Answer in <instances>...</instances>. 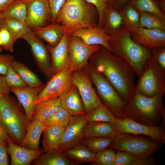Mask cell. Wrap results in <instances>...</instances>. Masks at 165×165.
<instances>
[{"instance_id":"2e32d148","label":"cell","mask_w":165,"mask_h":165,"mask_svg":"<svg viewBox=\"0 0 165 165\" xmlns=\"http://www.w3.org/2000/svg\"><path fill=\"white\" fill-rule=\"evenodd\" d=\"M130 33L134 42L148 50L165 47V30L139 27Z\"/></svg>"},{"instance_id":"44dd1931","label":"cell","mask_w":165,"mask_h":165,"mask_svg":"<svg viewBox=\"0 0 165 165\" xmlns=\"http://www.w3.org/2000/svg\"><path fill=\"white\" fill-rule=\"evenodd\" d=\"M45 84L38 86L24 88L10 87V91L17 97L20 103L24 108L26 116L31 122L33 119L35 107L34 102L38 94L42 90Z\"/></svg>"},{"instance_id":"d4e9b609","label":"cell","mask_w":165,"mask_h":165,"mask_svg":"<svg viewBox=\"0 0 165 165\" xmlns=\"http://www.w3.org/2000/svg\"><path fill=\"white\" fill-rule=\"evenodd\" d=\"M61 108L59 97L41 101L35 106L33 119L43 122Z\"/></svg>"},{"instance_id":"7c38bea8","label":"cell","mask_w":165,"mask_h":165,"mask_svg":"<svg viewBox=\"0 0 165 165\" xmlns=\"http://www.w3.org/2000/svg\"><path fill=\"white\" fill-rule=\"evenodd\" d=\"M116 119V126L119 133L143 135L162 144L165 143V130L163 126L145 125L136 122L127 117L123 119Z\"/></svg>"},{"instance_id":"f1b7e54d","label":"cell","mask_w":165,"mask_h":165,"mask_svg":"<svg viewBox=\"0 0 165 165\" xmlns=\"http://www.w3.org/2000/svg\"><path fill=\"white\" fill-rule=\"evenodd\" d=\"M123 26L122 16L119 11L107 7L105 13L103 29L111 36Z\"/></svg>"},{"instance_id":"5bb4252c","label":"cell","mask_w":165,"mask_h":165,"mask_svg":"<svg viewBox=\"0 0 165 165\" xmlns=\"http://www.w3.org/2000/svg\"><path fill=\"white\" fill-rule=\"evenodd\" d=\"M73 72L70 70L64 71L53 75L38 94L34 105L42 101L59 97L73 83Z\"/></svg>"},{"instance_id":"e0dca14e","label":"cell","mask_w":165,"mask_h":165,"mask_svg":"<svg viewBox=\"0 0 165 165\" xmlns=\"http://www.w3.org/2000/svg\"><path fill=\"white\" fill-rule=\"evenodd\" d=\"M68 35L65 32L61 41L54 47L47 46L51 55L53 75L70 70L71 61L67 49Z\"/></svg>"},{"instance_id":"7dc6e473","label":"cell","mask_w":165,"mask_h":165,"mask_svg":"<svg viewBox=\"0 0 165 165\" xmlns=\"http://www.w3.org/2000/svg\"><path fill=\"white\" fill-rule=\"evenodd\" d=\"M7 145V141L0 142V165H8L9 164Z\"/></svg>"},{"instance_id":"83f0119b","label":"cell","mask_w":165,"mask_h":165,"mask_svg":"<svg viewBox=\"0 0 165 165\" xmlns=\"http://www.w3.org/2000/svg\"><path fill=\"white\" fill-rule=\"evenodd\" d=\"M65 128L59 126L46 125L43 132L42 144L46 152L51 149L57 148Z\"/></svg>"},{"instance_id":"7bdbcfd3","label":"cell","mask_w":165,"mask_h":165,"mask_svg":"<svg viewBox=\"0 0 165 165\" xmlns=\"http://www.w3.org/2000/svg\"><path fill=\"white\" fill-rule=\"evenodd\" d=\"M0 38L2 49L13 52L14 42L9 32L4 28L0 29Z\"/></svg>"},{"instance_id":"681fc988","label":"cell","mask_w":165,"mask_h":165,"mask_svg":"<svg viewBox=\"0 0 165 165\" xmlns=\"http://www.w3.org/2000/svg\"><path fill=\"white\" fill-rule=\"evenodd\" d=\"M130 0H108V7L119 10L127 4Z\"/></svg>"},{"instance_id":"4fadbf2b","label":"cell","mask_w":165,"mask_h":165,"mask_svg":"<svg viewBox=\"0 0 165 165\" xmlns=\"http://www.w3.org/2000/svg\"><path fill=\"white\" fill-rule=\"evenodd\" d=\"M27 6L26 24L32 31L52 23L47 0H23Z\"/></svg>"},{"instance_id":"5b68a950","label":"cell","mask_w":165,"mask_h":165,"mask_svg":"<svg viewBox=\"0 0 165 165\" xmlns=\"http://www.w3.org/2000/svg\"><path fill=\"white\" fill-rule=\"evenodd\" d=\"M20 104L9 94L0 96V125L6 135L18 146L23 140L30 122Z\"/></svg>"},{"instance_id":"f5cc1de1","label":"cell","mask_w":165,"mask_h":165,"mask_svg":"<svg viewBox=\"0 0 165 165\" xmlns=\"http://www.w3.org/2000/svg\"><path fill=\"white\" fill-rule=\"evenodd\" d=\"M9 139H10L6 135L0 125V142L7 141Z\"/></svg>"},{"instance_id":"6da1fadb","label":"cell","mask_w":165,"mask_h":165,"mask_svg":"<svg viewBox=\"0 0 165 165\" xmlns=\"http://www.w3.org/2000/svg\"><path fill=\"white\" fill-rule=\"evenodd\" d=\"M88 61L103 75L127 103L135 91L133 69L103 46L94 53Z\"/></svg>"},{"instance_id":"7402d4cb","label":"cell","mask_w":165,"mask_h":165,"mask_svg":"<svg viewBox=\"0 0 165 165\" xmlns=\"http://www.w3.org/2000/svg\"><path fill=\"white\" fill-rule=\"evenodd\" d=\"M119 134L115 125L101 121L87 122L83 130V139L105 137L115 138Z\"/></svg>"},{"instance_id":"4316f807","label":"cell","mask_w":165,"mask_h":165,"mask_svg":"<svg viewBox=\"0 0 165 165\" xmlns=\"http://www.w3.org/2000/svg\"><path fill=\"white\" fill-rule=\"evenodd\" d=\"M63 153L77 164L89 162L93 165L94 162L95 153L91 152L82 142L64 151Z\"/></svg>"},{"instance_id":"f907efd6","label":"cell","mask_w":165,"mask_h":165,"mask_svg":"<svg viewBox=\"0 0 165 165\" xmlns=\"http://www.w3.org/2000/svg\"><path fill=\"white\" fill-rule=\"evenodd\" d=\"M10 88L7 85L4 75L0 74V95L9 94Z\"/></svg>"},{"instance_id":"bcb514c9","label":"cell","mask_w":165,"mask_h":165,"mask_svg":"<svg viewBox=\"0 0 165 165\" xmlns=\"http://www.w3.org/2000/svg\"><path fill=\"white\" fill-rule=\"evenodd\" d=\"M14 60L13 56L11 55L0 53V74L6 75Z\"/></svg>"},{"instance_id":"836d02e7","label":"cell","mask_w":165,"mask_h":165,"mask_svg":"<svg viewBox=\"0 0 165 165\" xmlns=\"http://www.w3.org/2000/svg\"><path fill=\"white\" fill-rule=\"evenodd\" d=\"M127 3L132 5L138 11L152 14L165 21V12L154 0H130Z\"/></svg>"},{"instance_id":"11a10c76","label":"cell","mask_w":165,"mask_h":165,"mask_svg":"<svg viewBox=\"0 0 165 165\" xmlns=\"http://www.w3.org/2000/svg\"><path fill=\"white\" fill-rule=\"evenodd\" d=\"M2 50L3 49L2 46V42L0 38V53L2 52Z\"/></svg>"},{"instance_id":"f6af8a7d","label":"cell","mask_w":165,"mask_h":165,"mask_svg":"<svg viewBox=\"0 0 165 165\" xmlns=\"http://www.w3.org/2000/svg\"><path fill=\"white\" fill-rule=\"evenodd\" d=\"M50 8L52 23L55 22L57 16L66 0H47Z\"/></svg>"},{"instance_id":"9a60e30c","label":"cell","mask_w":165,"mask_h":165,"mask_svg":"<svg viewBox=\"0 0 165 165\" xmlns=\"http://www.w3.org/2000/svg\"><path fill=\"white\" fill-rule=\"evenodd\" d=\"M87 122L86 114L72 116L65 128L57 148L63 153L82 143L83 129Z\"/></svg>"},{"instance_id":"7a4b0ae2","label":"cell","mask_w":165,"mask_h":165,"mask_svg":"<svg viewBox=\"0 0 165 165\" xmlns=\"http://www.w3.org/2000/svg\"><path fill=\"white\" fill-rule=\"evenodd\" d=\"M111 37L108 41L111 52L129 64L139 77L151 56L150 50L134 42L129 30L124 26Z\"/></svg>"},{"instance_id":"b9f144b4","label":"cell","mask_w":165,"mask_h":165,"mask_svg":"<svg viewBox=\"0 0 165 165\" xmlns=\"http://www.w3.org/2000/svg\"><path fill=\"white\" fill-rule=\"evenodd\" d=\"M93 5L96 8L98 13V22L97 26L103 28L105 11L108 7V0H85Z\"/></svg>"},{"instance_id":"74e56055","label":"cell","mask_w":165,"mask_h":165,"mask_svg":"<svg viewBox=\"0 0 165 165\" xmlns=\"http://www.w3.org/2000/svg\"><path fill=\"white\" fill-rule=\"evenodd\" d=\"M72 116L66 111L61 108L43 122L46 125H57L65 128Z\"/></svg>"},{"instance_id":"ee69618b","label":"cell","mask_w":165,"mask_h":165,"mask_svg":"<svg viewBox=\"0 0 165 165\" xmlns=\"http://www.w3.org/2000/svg\"><path fill=\"white\" fill-rule=\"evenodd\" d=\"M150 50L152 58L165 70V47L155 48Z\"/></svg>"},{"instance_id":"60d3db41","label":"cell","mask_w":165,"mask_h":165,"mask_svg":"<svg viewBox=\"0 0 165 165\" xmlns=\"http://www.w3.org/2000/svg\"><path fill=\"white\" fill-rule=\"evenodd\" d=\"M138 158L130 152L117 150L112 165H131Z\"/></svg>"},{"instance_id":"3957f363","label":"cell","mask_w":165,"mask_h":165,"mask_svg":"<svg viewBox=\"0 0 165 165\" xmlns=\"http://www.w3.org/2000/svg\"><path fill=\"white\" fill-rule=\"evenodd\" d=\"M65 32L97 26L98 16L95 7L85 0H66L55 20Z\"/></svg>"},{"instance_id":"52a82bcc","label":"cell","mask_w":165,"mask_h":165,"mask_svg":"<svg viewBox=\"0 0 165 165\" xmlns=\"http://www.w3.org/2000/svg\"><path fill=\"white\" fill-rule=\"evenodd\" d=\"M162 144L146 136L122 133L114 138L108 148L130 152L140 158L151 156L162 147Z\"/></svg>"},{"instance_id":"816d5d0a","label":"cell","mask_w":165,"mask_h":165,"mask_svg":"<svg viewBox=\"0 0 165 165\" xmlns=\"http://www.w3.org/2000/svg\"><path fill=\"white\" fill-rule=\"evenodd\" d=\"M14 0H0V12L4 11Z\"/></svg>"},{"instance_id":"f35d334b","label":"cell","mask_w":165,"mask_h":165,"mask_svg":"<svg viewBox=\"0 0 165 165\" xmlns=\"http://www.w3.org/2000/svg\"><path fill=\"white\" fill-rule=\"evenodd\" d=\"M5 76L6 83L9 88H24L28 87L11 65L9 67Z\"/></svg>"},{"instance_id":"d6a6232c","label":"cell","mask_w":165,"mask_h":165,"mask_svg":"<svg viewBox=\"0 0 165 165\" xmlns=\"http://www.w3.org/2000/svg\"><path fill=\"white\" fill-rule=\"evenodd\" d=\"M28 27L26 23L9 18H3L0 22V29L4 28L7 30L14 42L22 38Z\"/></svg>"},{"instance_id":"ffe728a7","label":"cell","mask_w":165,"mask_h":165,"mask_svg":"<svg viewBox=\"0 0 165 165\" xmlns=\"http://www.w3.org/2000/svg\"><path fill=\"white\" fill-rule=\"evenodd\" d=\"M59 97L61 108L72 116L86 114L82 99L73 83L64 91Z\"/></svg>"},{"instance_id":"e575fe53","label":"cell","mask_w":165,"mask_h":165,"mask_svg":"<svg viewBox=\"0 0 165 165\" xmlns=\"http://www.w3.org/2000/svg\"><path fill=\"white\" fill-rule=\"evenodd\" d=\"M87 122L101 121L116 124L117 119L112 112L105 105L99 106L93 109L86 114Z\"/></svg>"},{"instance_id":"ac0fdd59","label":"cell","mask_w":165,"mask_h":165,"mask_svg":"<svg viewBox=\"0 0 165 165\" xmlns=\"http://www.w3.org/2000/svg\"><path fill=\"white\" fill-rule=\"evenodd\" d=\"M67 33L79 37L87 45H100L111 51L108 41L112 38L107 35L103 28L97 26L94 28H83Z\"/></svg>"},{"instance_id":"d590c367","label":"cell","mask_w":165,"mask_h":165,"mask_svg":"<svg viewBox=\"0 0 165 165\" xmlns=\"http://www.w3.org/2000/svg\"><path fill=\"white\" fill-rule=\"evenodd\" d=\"M114 138L105 137L86 138L83 139L82 143L91 152L94 153L107 149Z\"/></svg>"},{"instance_id":"8992f818","label":"cell","mask_w":165,"mask_h":165,"mask_svg":"<svg viewBox=\"0 0 165 165\" xmlns=\"http://www.w3.org/2000/svg\"><path fill=\"white\" fill-rule=\"evenodd\" d=\"M82 70L95 87L97 94L104 104L117 118L127 117V103L119 95L109 81L89 61Z\"/></svg>"},{"instance_id":"603a6c76","label":"cell","mask_w":165,"mask_h":165,"mask_svg":"<svg viewBox=\"0 0 165 165\" xmlns=\"http://www.w3.org/2000/svg\"><path fill=\"white\" fill-rule=\"evenodd\" d=\"M32 31L37 37L52 47L59 43L65 32L62 26L55 22Z\"/></svg>"},{"instance_id":"277c9868","label":"cell","mask_w":165,"mask_h":165,"mask_svg":"<svg viewBox=\"0 0 165 165\" xmlns=\"http://www.w3.org/2000/svg\"><path fill=\"white\" fill-rule=\"evenodd\" d=\"M164 95L152 97L143 95L136 90L127 103V117L145 125L156 126L163 119L165 124V109L163 103Z\"/></svg>"},{"instance_id":"cb8c5ba5","label":"cell","mask_w":165,"mask_h":165,"mask_svg":"<svg viewBox=\"0 0 165 165\" xmlns=\"http://www.w3.org/2000/svg\"><path fill=\"white\" fill-rule=\"evenodd\" d=\"M45 127L43 122L33 119L30 122L26 134L19 146L32 150L39 149L40 137Z\"/></svg>"},{"instance_id":"9c48e42d","label":"cell","mask_w":165,"mask_h":165,"mask_svg":"<svg viewBox=\"0 0 165 165\" xmlns=\"http://www.w3.org/2000/svg\"><path fill=\"white\" fill-rule=\"evenodd\" d=\"M21 38L30 45L33 56L40 72L48 81L53 76L51 59L50 52L40 38L28 27Z\"/></svg>"},{"instance_id":"4dcf8cb0","label":"cell","mask_w":165,"mask_h":165,"mask_svg":"<svg viewBox=\"0 0 165 165\" xmlns=\"http://www.w3.org/2000/svg\"><path fill=\"white\" fill-rule=\"evenodd\" d=\"M11 66L28 87H35L43 84L36 75L21 62L14 60Z\"/></svg>"},{"instance_id":"8fae6325","label":"cell","mask_w":165,"mask_h":165,"mask_svg":"<svg viewBox=\"0 0 165 165\" xmlns=\"http://www.w3.org/2000/svg\"><path fill=\"white\" fill-rule=\"evenodd\" d=\"M72 81L82 99L86 114L95 108L105 105L93 87L89 77L83 70L73 72Z\"/></svg>"},{"instance_id":"ab89813d","label":"cell","mask_w":165,"mask_h":165,"mask_svg":"<svg viewBox=\"0 0 165 165\" xmlns=\"http://www.w3.org/2000/svg\"><path fill=\"white\" fill-rule=\"evenodd\" d=\"M116 155L114 150L109 148L95 153L94 165H112Z\"/></svg>"},{"instance_id":"30bf717a","label":"cell","mask_w":165,"mask_h":165,"mask_svg":"<svg viewBox=\"0 0 165 165\" xmlns=\"http://www.w3.org/2000/svg\"><path fill=\"white\" fill-rule=\"evenodd\" d=\"M68 34L67 49L71 61L70 70L73 72L79 71L82 69L101 46L87 45L79 37Z\"/></svg>"},{"instance_id":"6f0895ef","label":"cell","mask_w":165,"mask_h":165,"mask_svg":"<svg viewBox=\"0 0 165 165\" xmlns=\"http://www.w3.org/2000/svg\"><path fill=\"white\" fill-rule=\"evenodd\" d=\"M1 96V95H0V96Z\"/></svg>"},{"instance_id":"ba28073f","label":"cell","mask_w":165,"mask_h":165,"mask_svg":"<svg viewBox=\"0 0 165 165\" xmlns=\"http://www.w3.org/2000/svg\"><path fill=\"white\" fill-rule=\"evenodd\" d=\"M136 90L147 97L165 94V70L151 57L145 64L140 75Z\"/></svg>"},{"instance_id":"484cf974","label":"cell","mask_w":165,"mask_h":165,"mask_svg":"<svg viewBox=\"0 0 165 165\" xmlns=\"http://www.w3.org/2000/svg\"><path fill=\"white\" fill-rule=\"evenodd\" d=\"M42 154L33 162L35 165H75L74 161L66 157L57 148H52Z\"/></svg>"},{"instance_id":"8d00e7d4","label":"cell","mask_w":165,"mask_h":165,"mask_svg":"<svg viewBox=\"0 0 165 165\" xmlns=\"http://www.w3.org/2000/svg\"><path fill=\"white\" fill-rule=\"evenodd\" d=\"M138 12L140 16V27L165 30V21L152 14L141 11Z\"/></svg>"},{"instance_id":"d6986e66","label":"cell","mask_w":165,"mask_h":165,"mask_svg":"<svg viewBox=\"0 0 165 165\" xmlns=\"http://www.w3.org/2000/svg\"><path fill=\"white\" fill-rule=\"evenodd\" d=\"M7 142V150L10 157L11 165H29L46 152L44 149L34 150L20 146L11 139Z\"/></svg>"},{"instance_id":"f546056e","label":"cell","mask_w":165,"mask_h":165,"mask_svg":"<svg viewBox=\"0 0 165 165\" xmlns=\"http://www.w3.org/2000/svg\"><path fill=\"white\" fill-rule=\"evenodd\" d=\"M122 17L123 26L130 32L140 27V16L138 11L131 4L127 3L118 10Z\"/></svg>"},{"instance_id":"c3c4849f","label":"cell","mask_w":165,"mask_h":165,"mask_svg":"<svg viewBox=\"0 0 165 165\" xmlns=\"http://www.w3.org/2000/svg\"><path fill=\"white\" fill-rule=\"evenodd\" d=\"M156 159L151 156L138 159L131 165H156Z\"/></svg>"},{"instance_id":"db71d44e","label":"cell","mask_w":165,"mask_h":165,"mask_svg":"<svg viewBox=\"0 0 165 165\" xmlns=\"http://www.w3.org/2000/svg\"><path fill=\"white\" fill-rule=\"evenodd\" d=\"M161 9L165 12V0H154Z\"/></svg>"},{"instance_id":"9f6ffc18","label":"cell","mask_w":165,"mask_h":165,"mask_svg":"<svg viewBox=\"0 0 165 165\" xmlns=\"http://www.w3.org/2000/svg\"><path fill=\"white\" fill-rule=\"evenodd\" d=\"M3 18V16L1 12H0V22Z\"/></svg>"},{"instance_id":"1f68e13d","label":"cell","mask_w":165,"mask_h":165,"mask_svg":"<svg viewBox=\"0 0 165 165\" xmlns=\"http://www.w3.org/2000/svg\"><path fill=\"white\" fill-rule=\"evenodd\" d=\"M3 18H9L26 23L27 6L23 0H15L2 12Z\"/></svg>"}]
</instances>
